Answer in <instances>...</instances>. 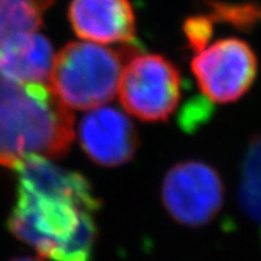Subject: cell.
Segmentation results:
<instances>
[{
	"label": "cell",
	"instance_id": "1",
	"mask_svg": "<svg viewBox=\"0 0 261 261\" xmlns=\"http://www.w3.org/2000/svg\"><path fill=\"white\" fill-rule=\"evenodd\" d=\"M16 204L8 229L43 261H93L101 200L84 175L30 156L15 167Z\"/></svg>",
	"mask_w": 261,
	"mask_h": 261
},
{
	"label": "cell",
	"instance_id": "2",
	"mask_svg": "<svg viewBox=\"0 0 261 261\" xmlns=\"http://www.w3.org/2000/svg\"><path fill=\"white\" fill-rule=\"evenodd\" d=\"M74 137V119L46 85H23L0 73V166L30 156L59 158Z\"/></svg>",
	"mask_w": 261,
	"mask_h": 261
},
{
	"label": "cell",
	"instance_id": "3",
	"mask_svg": "<svg viewBox=\"0 0 261 261\" xmlns=\"http://www.w3.org/2000/svg\"><path fill=\"white\" fill-rule=\"evenodd\" d=\"M129 55L92 41H72L55 56L49 89L68 109L105 105L118 93L123 61Z\"/></svg>",
	"mask_w": 261,
	"mask_h": 261
},
{
	"label": "cell",
	"instance_id": "4",
	"mask_svg": "<svg viewBox=\"0 0 261 261\" xmlns=\"http://www.w3.org/2000/svg\"><path fill=\"white\" fill-rule=\"evenodd\" d=\"M178 68L166 57L143 53L127 61L119 81L121 103L146 122H162L175 112L182 93Z\"/></svg>",
	"mask_w": 261,
	"mask_h": 261
},
{
	"label": "cell",
	"instance_id": "5",
	"mask_svg": "<svg viewBox=\"0 0 261 261\" xmlns=\"http://www.w3.org/2000/svg\"><path fill=\"white\" fill-rule=\"evenodd\" d=\"M191 69L210 101L231 103L242 98L255 83L257 57L249 44L227 37L196 52Z\"/></svg>",
	"mask_w": 261,
	"mask_h": 261
},
{
	"label": "cell",
	"instance_id": "6",
	"mask_svg": "<svg viewBox=\"0 0 261 261\" xmlns=\"http://www.w3.org/2000/svg\"><path fill=\"white\" fill-rule=\"evenodd\" d=\"M162 202L170 216L180 224H208L224 203L222 176L214 167L199 161L178 163L163 179Z\"/></svg>",
	"mask_w": 261,
	"mask_h": 261
},
{
	"label": "cell",
	"instance_id": "7",
	"mask_svg": "<svg viewBox=\"0 0 261 261\" xmlns=\"http://www.w3.org/2000/svg\"><path fill=\"white\" fill-rule=\"evenodd\" d=\"M81 149L102 167L125 165L139 146L138 133L129 117L112 106L90 109L79 125Z\"/></svg>",
	"mask_w": 261,
	"mask_h": 261
},
{
	"label": "cell",
	"instance_id": "8",
	"mask_svg": "<svg viewBox=\"0 0 261 261\" xmlns=\"http://www.w3.org/2000/svg\"><path fill=\"white\" fill-rule=\"evenodd\" d=\"M68 19L80 39L102 45L136 44V13L130 0H70Z\"/></svg>",
	"mask_w": 261,
	"mask_h": 261
},
{
	"label": "cell",
	"instance_id": "9",
	"mask_svg": "<svg viewBox=\"0 0 261 261\" xmlns=\"http://www.w3.org/2000/svg\"><path fill=\"white\" fill-rule=\"evenodd\" d=\"M55 56L44 35L37 31L17 33L0 46V73L23 85H46Z\"/></svg>",
	"mask_w": 261,
	"mask_h": 261
},
{
	"label": "cell",
	"instance_id": "10",
	"mask_svg": "<svg viewBox=\"0 0 261 261\" xmlns=\"http://www.w3.org/2000/svg\"><path fill=\"white\" fill-rule=\"evenodd\" d=\"M56 0H0V46L13 35L37 31Z\"/></svg>",
	"mask_w": 261,
	"mask_h": 261
},
{
	"label": "cell",
	"instance_id": "11",
	"mask_svg": "<svg viewBox=\"0 0 261 261\" xmlns=\"http://www.w3.org/2000/svg\"><path fill=\"white\" fill-rule=\"evenodd\" d=\"M239 203L245 215L261 227V134L253 137L245 150Z\"/></svg>",
	"mask_w": 261,
	"mask_h": 261
},
{
	"label": "cell",
	"instance_id": "12",
	"mask_svg": "<svg viewBox=\"0 0 261 261\" xmlns=\"http://www.w3.org/2000/svg\"><path fill=\"white\" fill-rule=\"evenodd\" d=\"M211 8L210 17L219 23H227L238 30L249 31L261 21V6L252 2L231 3L220 0H205Z\"/></svg>",
	"mask_w": 261,
	"mask_h": 261
},
{
	"label": "cell",
	"instance_id": "13",
	"mask_svg": "<svg viewBox=\"0 0 261 261\" xmlns=\"http://www.w3.org/2000/svg\"><path fill=\"white\" fill-rule=\"evenodd\" d=\"M214 20L208 13L194 15L186 19L183 24V32L189 41V46L194 52H199L208 45L214 33Z\"/></svg>",
	"mask_w": 261,
	"mask_h": 261
},
{
	"label": "cell",
	"instance_id": "14",
	"mask_svg": "<svg viewBox=\"0 0 261 261\" xmlns=\"http://www.w3.org/2000/svg\"><path fill=\"white\" fill-rule=\"evenodd\" d=\"M10 261H43L40 260V258H32V257H17V258H12Z\"/></svg>",
	"mask_w": 261,
	"mask_h": 261
}]
</instances>
